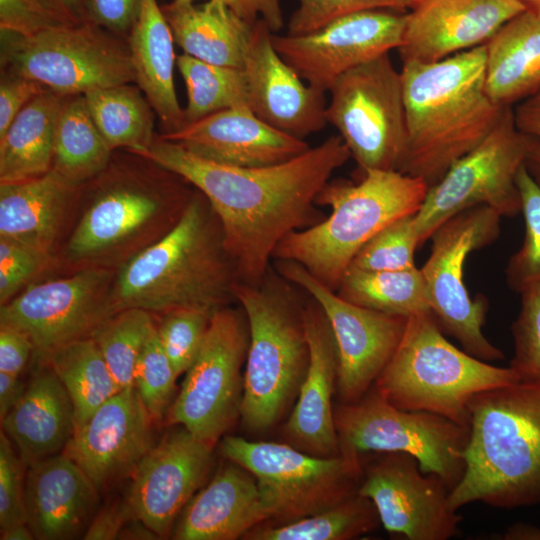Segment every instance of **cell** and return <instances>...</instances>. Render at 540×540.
Returning <instances> with one entry per match:
<instances>
[{
    "mask_svg": "<svg viewBox=\"0 0 540 540\" xmlns=\"http://www.w3.org/2000/svg\"><path fill=\"white\" fill-rule=\"evenodd\" d=\"M98 488L67 455L40 460L26 469L27 524L35 539L67 540L89 525Z\"/></svg>",
    "mask_w": 540,
    "mask_h": 540,
    "instance_id": "27",
    "label": "cell"
},
{
    "mask_svg": "<svg viewBox=\"0 0 540 540\" xmlns=\"http://www.w3.org/2000/svg\"><path fill=\"white\" fill-rule=\"evenodd\" d=\"M50 261L49 253L0 238V269L28 264L47 265Z\"/></svg>",
    "mask_w": 540,
    "mask_h": 540,
    "instance_id": "55",
    "label": "cell"
},
{
    "mask_svg": "<svg viewBox=\"0 0 540 540\" xmlns=\"http://www.w3.org/2000/svg\"><path fill=\"white\" fill-rule=\"evenodd\" d=\"M75 24L86 20L84 0H44Z\"/></svg>",
    "mask_w": 540,
    "mask_h": 540,
    "instance_id": "58",
    "label": "cell"
},
{
    "mask_svg": "<svg viewBox=\"0 0 540 540\" xmlns=\"http://www.w3.org/2000/svg\"><path fill=\"white\" fill-rule=\"evenodd\" d=\"M520 380L450 343L432 312L408 317L402 339L374 383L392 405L441 415L469 428L473 395Z\"/></svg>",
    "mask_w": 540,
    "mask_h": 540,
    "instance_id": "8",
    "label": "cell"
},
{
    "mask_svg": "<svg viewBox=\"0 0 540 540\" xmlns=\"http://www.w3.org/2000/svg\"><path fill=\"white\" fill-rule=\"evenodd\" d=\"M192 3L196 0H172ZM225 3L244 20L255 23L262 20L269 29L276 33L284 25L281 0H219Z\"/></svg>",
    "mask_w": 540,
    "mask_h": 540,
    "instance_id": "53",
    "label": "cell"
},
{
    "mask_svg": "<svg viewBox=\"0 0 540 540\" xmlns=\"http://www.w3.org/2000/svg\"><path fill=\"white\" fill-rule=\"evenodd\" d=\"M529 140L516 127L512 106H506L493 130L474 149L455 161L428 188L414 214L420 246L456 214L487 206L500 217L521 212L516 177L525 165Z\"/></svg>",
    "mask_w": 540,
    "mask_h": 540,
    "instance_id": "12",
    "label": "cell"
},
{
    "mask_svg": "<svg viewBox=\"0 0 540 540\" xmlns=\"http://www.w3.org/2000/svg\"><path fill=\"white\" fill-rule=\"evenodd\" d=\"M155 326L151 312L126 308L110 316L92 335L121 389L134 386L137 362Z\"/></svg>",
    "mask_w": 540,
    "mask_h": 540,
    "instance_id": "40",
    "label": "cell"
},
{
    "mask_svg": "<svg viewBox=\"0 0 540 540\" xmlns=\"http://www.w3.org/2000/svg\"><path fill=\"white\" fill-rule=\"evenodd\" d=\"M134 517L126 504H112L102 508L89 523L83 539L111 540L118 539L128 519Z\"/></svg>",
    "mask_w": 540,
    "mask_h": 540,
    "instance_id": "54",
    "label": "cell"
},
{
    "mask_svg": "<svg viewBox=\"0 0 540 540\" xmlns=\"http://www.w3.org/2000/svg\"><path fill=\"white\" fill-rule=\"evenodd\" d=\"M522 3L526 10L540 18V0H517Z\"/></svg>",
    "mask_w": 540,
    "mask_h": 540,
    "instance_id": "61",
    "label": "cell"
},
{
    "mask_svg": "<svg viewBox=\"0 0 540 540\" xmlns=\"http://www.w3.org/2000/svg\"><path fill=\"white\" fill-rule=\"evenodd\" d=\"M504 540H540V528L525 523L508 527L501 535Z\"/></svg>",
    "mask_w": 540,
    "mask_h": 540,
    "instance_id": "59",
    "label": "cell"
},
{
    "mask_svg": "<svg viewBox=\"0 0 540 540\" xmlns=\"http://www.w3.org/2000/svg\"><path fill=\"white\" fill-rule=\"evenodd\" d=\"M140 0H84L86 20L120 37L130 33Z\"/></svg>",
    "mask_w": 540,
    "mask_h": 540,
    "instance_id": "50",
    "label": "cell"
},
{
    "mask_svg": "<svg viewBox=\"0 0 540 540\" xmlns=\"http://www.w3.org/2000/svg\"><path fill=\"white\" fill-rule=\"evenodd\" d=\"M465 469L452 509L540 504V380H518L472 396Z\"/></svg>",
    "mask_w": 540,
    "mask_h": 540,
    "instance_id": "5",
    "label": "cell"
},
{
    "mask_svg": "<svg viewBox=\"0 0 540 540\" xmlns=\"http://www.w3.org/2000/svg\"><path fill=\"white\" fill-rule=\"evenodd\" d=\"M83 96L95 125L113 151L147 152L156 138V113L138 85L98 88Z\"/></svg>",
    "mask_w": 540,
    "mask_h": 540,
    "instance_id": "35",
    "label": "cell"
},
{
    "mask_svg": "<svg viewBox=\"0 0 540 540\" xmlns=\"http://www.w3.org/2000/svg\"><path fill=\"white\" fill-rule=\"evenodd\" d=\"M178 518L174 539L233 540L271 519V510L255 476L228 460Z\"/></svg>",
    "mask_w": 540,
    "mask_h": 540,
    "instance_id": "26",
    "label": "cell"
},
{
    "mask_svg": "<svg viewBox=\"0 0 540 540\" xmlns=\"http://www.w3.org/2000/svg\"><path fill=\"white\" fill-rule=\"evenodd\" d=\"M113 158V157H112ZM88 181V204L65 250L83 268L122 265L166 234L194 191L179 175L130 152Z\"/></svg>",
    "mask_w": 540,
    "mask_h": 540,
    "instance_id": "4",
    "label": "cell"
},
{
    "mask_svg": "<svg viewBox=\"0 0 540 540\" xmlns=\"http://www.w3.org/2000/svg\"><path fill=\"white\" fill-rule=\"evenodd\" d=\"M128 46L137 85L145 94L164 129L173 133L186 125L174 85L177 58L174 38L157 0H140Z\"/></svg>",
    "mask_w": 540,
    "mask_h": 540,
    "instance_id": "30",
    "label": "cell"
},
{
    "mask_svg": "<svg viewBox=\"0 0 540 540\" xmlns=\"http://www.w3.org/2000/svg\"><path fill=\"white\" fill-rule=\"evenodd\" d=\"M179 175L209 201L239 281L260 283L289 233L320 222L316 197L351 153L339 135L299 156L265 167H235L195 155L156 136L141 155Z\"/></svg>",
    "mask_w": 540,
    "mask_h": 540,
    "instance_id": "1",
    "label": "cell"
},
{
    "mask_svg": "<svg viewBox=\"0 0 540 540\" xmlns=\"http://www.w3.org/2000/svg\"><path fill=\"white\" fill-rule=\"evenodd\" d=\"M1 540H32L34 534L27 523H16L0 529Z\"/></svg>",
    "mask_w": 540,
    "mask_h": 540,
    "instance_id": "60",
    "label": "cell"
},
{
    "mask_svg": "<svg viewBox=\"0 0 540 540\" xmlns=\"http://www.w3.org/2000/svg\"><path fill=\"white\" fill-rule=\"evenodd\" d=\"M420 247L414 214L396 219L373 236L356 254L349 268L365 271H396L415 267ZM348 268V269H349Z\"/></svg>",
    "mask_w": 540,
    "mask_h": 540,
    "instance_id": "42",
    "label": "cell"
},
{
    "mask_svg": "<svg viewBox=\"0 0 540 540\" xmlns=\"http://www.w3.org/2000/svg\"><path fill=\"white\" fill-rule=\"evenodd\" d=\"M328 92L327 123L337 129L362 172L397 171L406 123L401 74L389 53L345 72Z\"/></svg>",
    "mask_w": 540,
    "mask_h": 540,
    "instance_id": "14",
    "label": "cell"
},
{
    "mask_svg": "<svg viewBox=\"0 0 540 540\" xmlns=\"http://www.w3.org/2000/svg\"><path fill=\"white\" fill-rule=\"evenodd\" d=\"M238 282L220 221L195 189L177 223L119 267L110 300L115 313L126 308L161 315L186 308L214 312L236 300Z\"/></svg>",
    "mask_w": 540,
    "mask_h": 540,
    "instance_id": "3",
    "label": "cell"
},
{
    "mask_svg": "<svg viewBox=\"0 0 540 540\" xmlns=\"http://www.w3.org/2000/svg\"><path fill=\"white\" fill-rule=\"evenodd\" d=\"M299 4L288 22V33L312 32L347 14L373 10H410L418 0H298Z\"/></svg>",
    "mask_w": 540,
    "mask_h": 540,
    "instance_id": "46",
    "label": "cell"
},
{
    "mask_svg": "<svg viewBox=\"0 0 540 540\" xmlns=\"http://www.w3.org/2000/svg\"><path fill=\"white\" fill-rule=\"evenodd\" d=\"M1 426L27 467L64 451L75 431L74 407L47 364L38 365L23 396L1 420Z\"/></svg>",
    "mask_w": 540,
    "mask_h": 540,
    "instance_id": "28",
    "label": "cell"
},
{
    "mask_svg": "<svg viewBox=\"0 0 540 540\" xmlns=\"http://www.w3.org/2000/svg\"><path fill=\"white\" fill-rule=\"evenodd\" d=\"M291 282L270 270L255 285L238 282L235 299L249 326L240 416L253 431L278 422L298 396L310 351L304 325V304Z\"/></svg>",
    "mask_w": 540,
    "mask_h": 540,
    "instance_id": "7",
    "label": "cell"
},
{
    "mask_svg": "<svg viewBox=\"0 0 540 540\" xmlns=\"http://www.w3.org/2000/svg\"><path fill=\"white\" fill-rule=\"evenodd\" d=\"M248 347L249 326L243 308L228 305L215 310L197 357L168 411V422L215 446L240 415L244 391L241 367Z\"/></svg>",
    "mask_w": 540,
    "mask_h": 540,
    "instance_id": "15",
    "label": "cell"
},
{
    "mask_svg": "<svg viewBox=\"0 0 540 540\" xmlns=\"http://www.w3.org/2000/svg\"><path fill=\"white\" fill-rule=\"evenodd\" d=\"M380 522L372 501L355 494L315 514L278 526L252 529V540H346L374 530Z\"/></svg>",
    "mask_w": 540,
    "mask_h": 540,
    "instance_id": "38",
    "label": "cell"
},
{
    "mask_svg": "<svg viewBox=\"0 0 540 540\" xmlns=\"http://www.w3.org/2000/svg\"><path fill=\"white\" fill-rule=\"evenodd\" d=\"M42 264H28L0 269V302L4 304L45 268Z\"/></svg>",
    "mask_w": 540,
    "mask_h": 540,
    "instance_id": "56",
    "label": "cell"
},
{
    "mask_svg": "<svg viewBox=\"0 0 540 540\" xmlns=\"http://www.w3.org/2000/svg\"><path fill=\"white\" fill-rule=\"evenodd\" d=\"M212 314V311L194 308L162 314L156 329L177 377L186 373L196 359Z\"/></svg>",
    "mask_w": 540,
    "mask_h": 540,
    "instance_id": "44",
    "label": "cell"
},
{
    "mask_svg": "<svg viewBox=\"0 0 540 540\" xmlns=\"http://www.w3.org/2000/svg\"><path fill=\"white\" fill-rule=\"evenodd\" d=\"M80 188L52 168L31 180L0 183V238L51 254Z\"/></svg>",
    "mask_w": 540,
    "mask_h": 540,
    "instance_id": "29",
    "label": "cell"
},
{
    "mask_svg": "<svg viewBox=\"0 0 540 540\" xmlns=\"http://www.w3.org/2000/svg\"><path fill=\"white\" fill-rule=\"evenodd\" d=\"M334 421L340 451L409 454L450 491L463 476L469 428L435 413L400 409L374 385L358 401L334 409Z\"/></svg>",
    "mask_w": 540,
    "mask_h": 540,
    "instance_id": "10",
    "label": "cell"
},
{
    "mask_svg": "<svg viewBox=\"0 0 540 540\" xmlns=\"http://www.w3.org/2000/svg\"><path fill=\"white\" fill-rule=\"evenodd\" d=\"M406 139L397 171L436 184L480 144L504 108L486 89L485 44L432 63L402 62Z\"/></svg>",
    "mask_w": 540,
    "mask_h": 540,
    "instance_id": "2",
    "label": "cell"
},
{
    "mask_svg": "<svg viewBox=\"0 0 540 540\" xmlns=\"http://www.w3.org/2000/svg\"><path fill=\"white\" fill-rule=\"evenodd\" d=\"M159 137L202 158L235 167L281 164L310 148L302 138L261 120L248 106L216 112Z\"/></svg>",
    "mask_w": 540,
    "mask_h": 540,
    "instance_id": "24",
    "label": "cell"
},
{
    "mask_svg": "<svg viewBox=\"0 0 540 540\" xmlns=\"http://www.w3.org/2000/svg\"><path fill=\"white\" fill-rule=\"evenodd\" d=\"M486 89L500 106L540 91V18L525 10L486 43Z\"/></svg>",
    "mask_w": 540,
    "mask_h": 540,
    "instance_id": "32",
    "label": "cell"
},
{
    "mask_svg": "<svg viewBox=\"0 0 540 540\" xmlns=\"http://www.w3.org/2000/svg\"><path fill=\"white\" fill-rule=\"evenodd\" d=\"M272 33L262 20L253 25L243 66L248 104L267 124L303 139L328 124L324 92L307 84L282 59Z\"/></svg>",
    "mask_w": 540,
    "mask_h": 540,
    "instance_id": "22",
    "label": "cell"
},
{
    "mask_svg": "<svg viewBox=\"0 0 540 540\" xmlns=\"http://www.w3.org/2000/svg\"><path fill=\"white\" fill-rule=\"evenodd\" d=\"M115 273L83 268L73 275L38 283L1 304L0 325L25 333L40 365L58 348L92 337L115 312L110 293Z\"/></svg>",
    "mask_w": 540,
    "mask_h": 540,
    "instance_id": "16",
    "label": "cell"
},
{
    "mask_svg": "<svg viewBox=\"0 0 540 540\" xmlns=\"http://www.w3.org/2000/svg\"><path fill=\"white\" fill-rule=\"evenodd\" d=\"M1 70L63 94L136 81L128 43L90 22L22 37L1 32Z\"/></svg>",
    "mask_w": 540,
    "mask_h": 540,
    "instance_id": "9",
    "label": "cell"
},
{
    "mask_svg": "<svg viewBox=\"0 0 540 540\" xmlns=\"http://www.w3.org/2000/svg\"><path fill=\"white\" fill-rule=\"evenodd\" d=\"M43 364L54 371L71 398L75 429L122 390L92 337L58 348Z\"/></svg>",
    "mask_w": 540,
    "mask_h": 540,
    "instance_id": "36",
    "label": "cell"
},
{
    "mask_svg": "<svg viewBox=\"0 0 540 540\" xmlns=\"http://www.w3.org/2000/svg\"><path fill=\"white\" fill-rule=\"evenodd\" d=\"M406 13L373 9L339 17L299 35L272 33L282 59L310 86L328 92L345 72L398 49Z\"/></svg>",
    "mask_w": 540,
    "mask_h": 540,
    "instance_id": "18",
    "label": "cell"
},
{
    "mask_svg": "<svg viewBox=\"0 0 540 540\" xmlns=\"http://www.w3.org/2000/svg\"><path fill=\"white\" fill-rule=\"evenodd\" d=\"M47 89L38 81L1 70L0 135L27 104Z\"/></svg>",
    "mask_w": 540,
    "mask_h": 540,
    "instance_id": "49",
    "label": "cell"
},
{
    "mask_svg": "<svg viewBox=\"0 0 540 540\" xmlns=\"http://www.w3.org/2000/svg\"><path fill=\"white\" fill-rule=\"evenodd\" d=\"M276 269L322 308L337 348L339 397L344 404L358 401L374 385L393 357L408 317L348 302L296 262L277 260Z\"/></svg>",
    "mask_w": 540,
    "mask_h": 540,
    "instance_id": "17",
    "label": "cell"
},
{
    "mask_svg": "<svg viewBox=\"0 0 540 540\" xmlns=\"http://www.w3.org/2000/svg\"><path fill=\"white\" fill-rule=\"evenodd\" d=\"M520 294V311L511 326L514 356L509 367L520 380H540V284Z\"/></svg>",
    "mask_w": 540,
    "mask_h": 540,
    "instance_id": "45",
    "label": "cell"
},
{
    "mask_svg": "<svg viewBox=\"0 0 540 540\" xmlns=\"http://www.w3.org/2000/svg\"><path fill=\"white\" fill-rule=\"evenodd\" d=\"M112 153L83 94L66 95L56 124L52 169L70 183L82 186L106 169Z\"/></svg>",
    "mask_w": 540,
    "mask_h": 540,
    "instance_id": "34",
    "label": "cell"
},
{
    "mask_svg": "<svg viewBox=\"0 0 540 540\" xmlns=\"http://www.w3.org/2000/svg\"><path fill=\"white\" fill-rule=\"evenodd\" d=\"M176 66L186 86V124L226 109L249 107L243 69L211 64L185 53L177 57Z\"/></svg>",
    "mask_w": 540,
    "mask_h": 540,
    "instance_id": "39",
    "label": "cell"
},
{
    "mask_svg": "<svg viewBox=\"0 0 540 540\" xmlns=\"http://www.w3.org/2000/svg\"><path fill=\"white\" fill-rule=\"evenodd\" d=\"M176 378L155 326L139 357L134 374V387L154 421L167 416L176 398Z\"/></svg>",
    "mask_w": 540,
    "mask_h": 540,
    "instance_id": "43",
    "label": "cell"
},
{
    "mask_svg": "<svg viewBox=\"0 0 540 540\" xmlns=\"http://www.w3.org/2000/svg\"><path fill=\"white\" fill-rule=\"evenodd\" d=\"M65 96L45 90L0 135V183L31 180L51 170L56 124Z\"/></svg>",
    "mask_w": 540,
    "mask_h": 540,
    "instance_id": "33",
    "label": "cell"
},
{
    "mask_svg": "<svg viewBox=\"0 0 540 540\" xmlns=\"http://www.w3.org/2000/svg\"><path fill=\"white\" fill-rule=\"evenodd\" d=\"M153 421L135 387L122 389L75 429L62 453L100 490L132 476L154 445Z\"/></svg>",
    "mask_w": 540,
    "mask_h": 540,
    "instance_id": "21",
    "label": "cell"
},
{
    "mask_svg": "<svg viewBox=\"0 0 540 540\" xmlns=\"http://www.w3.org/2000/svg\"><path fill=\"white\" fill-rule=\"evenodd\" d=\"M27 384L18 375L0 372V419L2 420L18 403Z\"/></svg>",
    "mask_w": 540,
    "mask_h": 540,
    "instance_id": "57",
    "label": "cell"
},
{
    "mask_svg": "<svg viewBox=\"0 0 540 540\" xmlns=\"http://www.w3.org/2000/svg\"><path fill=\"white\" fill-rule=\"evenodd\" d=\"M450 488L435 474L421 471L417 459L381 452L363 466L358 494L370 499L384 528L409 540H448L462 517L449 504Z\"/></svg>",
    "mask_w": 540,
    "mask_h": 540,
    "instance_id": "19",
    "label": "cell"
},
{
    "mask_svg": "<svg viewBox=\"0 0 540 540\" xmlns=\"http://www.w3.org/2000/svg\"><path fill=\"white\" fill-rule=\"evenodd\" d=\"M32 353L33 345L25 333L0 325V372L19 376Z\"/></svg>",
    "mask_w": 540,
    "mask_h": 540,
    "instance_id": "52",
    "label": "cell"
},
{
    "mask_svg": "<svg viewBox=\"0 0 540 540\" xmlns=\"http://www.w3.org/2000/svg\"><path fill=\"white\" fill-rule=\"evenodd\" d=\"M75 24L44 0H0V29L22 37Z\"/></svg>",
    "mask_w": 540,
    "mask_h": 540,
    "instance_id": "48",
    "label": "cell"
},
{
    "mask_svg": "<svg viewBox=\"0 0 540 540\" xmlns=\"http://www.w3.org/2000/svg\"><path fill=\"white\" fill-rule=\"evenodd\" d=\"M336 293L348 302L382 313L409 317L432 312L421 270L396 271L349 268Z\"/></svg>",
    "mask_w": 540,
    "mask_h": 540,
    "instance_id": "37",
    "label": "cell"
},
{
    "mask_svg": "<svg viewBox=\"0 0 540 540\" xmlns=\"http://www.w3.org/2000/svg\"><path fill=\"white\" fill-rule=\"evenodd\" d=\"M428 188L423 180L396 170H367L356 184L329 180L315 203L330 207V215L285 236L273 259L300 264L336 291L360 249L391 222L415 214Z\"/></svg>",
    "mask_w": 540,
    "mask_h": 540,
    "instance_id": "6",
    "label": "cell"
},
{
    "mask_svg": "<svg viewBox=\"0 0 540 540\" xmlns=\"http://www.w3.org/2000/svg\"><path fill=\"white\" fill-rule=\"evenodd\" d=\"M175 44L185 54L215 65L243 69L254 23L219 0L172 1L162 6Z\"/></svg>",
    "mask_w": 540,
    "mask_h": 540,
    "instance_id": "31",
    "label": "cell"
},
{
    "mask_svg": "<svg viewBox=\"0 0 540 540\" xmlns=\"http://www.w3.org/2000/svg\"><path fill=\"white\" fill-rule=\"evenodd\" d=\"M221 455L251 472L269 503L271 518H303L358 493L363 477L360 454L341 451L316 456L275 442L225 436Z\"/></svg>",
    "mask_w": 540,
    "mask_h": 540,
    "instance_id": "11",
    "label": "cell"
},
{
    "mask_svg": "<svg viewBox=\"0 0 540 540\" xmlns=\"http://www.w3.org/2000/svg\"><path fill=\"white\" fill-rule=\"evenodd\" d=\"M513 113L516 127L529 140L525 167L540 184V91L518 102Z\"/></svg>",
    "mask_w": 540,
    "mask_h": 540,
    "instance_id": "51",
    "label": "cell"
},
{
    "mask_svg": "<svg viewBox=\"0 0 540 540\" xmlns=\"http://www.w3.org/2000/svg\"><path fill=\"white\" fill-rule=\"evenodd\" d=\"M0 433V529L16 523H27L25 508V478L27 466Z\"/></svg>",
    "mask_w": 540,
    "mask_h": 540,
    "instance_id": "47",
    "label": "cell"
},
{
    "mask_svg": "<svg viewBox=\"0 0 540 540\" xmlns=\"http://www.w3.org/2000/svg\"><path fill=\"white\" fill-rule=\"evenodd\" d=\"M516 184L521 198L525 236L519 250L510 257L505 274L509 287L521 293L540 284V184L525 165L517 174Z\"/></svg>",
    "mask_w": 540,
    "mask_h": 540,
    "instance_id": "41",
    "label": "cell"
},
{
    "mask_svg": "<svg viewBox=\"0 0 540 540\" xmlns=\"http://www.w3.org/2000/svg\"><path fill=\"white\" fill-rule=\"evenodd\" d=\"M303 313L310 359L285 432L307 453L332 457L341 453L332 406L338 374L336 343L322 308L312 297Z\"/></svg>",
    "mask_w": 540,
    "mask_h": 540,
    "instance_id": "25",
    "label": "cell"
},
{
    "mask_svg": "<svg viewBox=\"0 0 540 540\" xmlns=\"http://www.w3.org/2000/svg\"><path fill=\"white\" fill-rule=\"evenodd\" d=\"M525 10L517 0H418L397 50L402 62H437L485 44Z\"/></svg>",
    "mask_w": 540,
    "mask_h": 540,
    "instance_id": "23",
    "label": "cell"
},
{
    "mask_svg": "<svg viewBox=\"0 0 540 540\" xmlns=\"http://www.w3.org/2000/svg\"><path fill=\"white\" fill-rule=\"evenodd\" d=\"M500 216L487 206L464 210L440 225L430 237V255L420 269L430 309L443 333L455 338L470 355L489 362L503 352L484 335L488 311L482 296L472 299L464 283V265L474 250L494 242Z\"/></svg>",
    "mask_w": 540,
    "mask_h": 540,
    "instance_id": "13",
    "label": "cell"
},
{
    "mask_svg": "<svg viewBox=\"0 0 540 540\" xmlns=\"http://www.w3.org/2000/svg\"><path fill=\"white\" fill-rule=\"evenodd\" d=\"M213 448L181 425L168 431L131 476L127 503L133 516L159 538L171 535L176 519L211 470Z\"/></svg>",
    "mask_w": 540,
    "mask_h": 540,
    "instance_id": "20",
    "label": "cell"
}]
</instances>
